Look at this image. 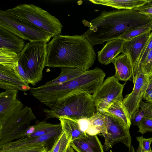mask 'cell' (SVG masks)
<instances>
[{
  "label": "cell",
  "mask_w": 152,
  "mask_h": 152,
  "mask_svg": "<svg viewBox=\"0 0 152 152\" xmlns=\"http://www.w3.org/2000/svg\"><path fill=\"white\" fill-rule=\"evenodd\" d=\"M46 66L73 67L83 72L94 64L96 55L89 40L83 35L53 37L46 46Z\"/></svg>",
  "instance_id": "1"
},
{
  "label": "cell",
  "mask_w": 152,
  "mask_h": 152,
  "mask_svg": "<svg viewBox=\"0 0 152 152\" xmlns=\"http://www.w3.org/2000/svg\"><path fill=\"white\" fill-rule=\"evenodd\" d=\"M152 21L135 9L104 10L90 22L83 21L84 26L89 27L83 35L93 45L102 44Z\"/></svg>",
  "instance_id": "2"
},
{
  "label": "cell",
  "mask_w": 152,
  "mask_h": 152,
  "mask_svg": "<svg viewBox=\"0 0 152 152\" xmlns=\"http://www.w3.org/2000/svg\"><path fill=\"white\" fill-rule=\"evenodd\" d=\"M105 75L102 70L96 67L84 72L81 75L61 84L31 88L30 93L50 108L72 94L81 92L93 94L103 82Z\"/></svg>",
  "instance_id": "3"
},
{
  "label": "cell",
  "mask_w": 152,
  "mask_h": 152,
  "mask_svg": "<svg viewBox=\"0 0 152 152\" xmlns=\"http://www.w3.org/2000/svg\"><path fill=\"white\" fill-rule=\"evenodd\" d=\"M47 44L29 42L18 54V65L15 69L24 80L32 86L42 80L46 66Z\"/></svg>",
  "instance_id": "4"
},
{
  "label": "cell",
  "mask_w": 152,
  "mask_h": 152,
  "mask_svg": "<svg viewBox=\"0 0 152 152\" xmlns=\"http://www.w3.org/2000/svg\"><path fill=\"white\" fill-rule=\"evenodd\" d=\"M42 111L47 119L65 116L77 121L91 118L96 113V108L92 95L81 92L67 96L52 107L43 108Z\"/></svg>",
  "instance_id": "5"
},
{
  "label": "cell",
  "mask_w": 152,
  "mask_h": 152,
  "mask_svg": "<svg viewBox=\"0 0 152 152\" xmlns=\"http://www.w3.org/2000/svg\"><path fill=\"white\" fill-rule=\"evenodd\" d=\"M8 15L39 28L53 37L61 34L63 27L58 19L33 4H22L4 11Z\"/></svg>",
  "instance_id": "6"
},
{
  "label": "cell",
  "mask_w": 152,
  "mask_h": 152,
  "mask_svg": "<svg viewBox=\"0 0 152 152\" xmlns=\"http://www.w3.org/2000/svg\"><path fill=\"white\" fill-rule=\"evenodd\" d=\"M0 27L30 42L47 43L51 35L43 30L0 10Z\"/></svg>",
  "instance_id": "7"
},
{
  "label": "cell",
  "mask_w": 152,
  "mask_h": 152,
  "mask_svg": "<svg viewBox=\"0 0 152 152\" xmlns=\"http://www.w3.org/2000/svg\"><path fill=\"white\" fill-rule=\"evenodd\" d=\"M125 83L121 84L114 75L107 77L93 94L96 113H103L118 100L123 101Z\"/></svg>",
  "instance_id": "8"
},
{
  "label": "cell",
  "mask_w": 152,
  "mask_h": 152,
  "mask_svg": "<svg viewBox=\"0 0 152 152\" xmlns=\"http://www.w3.org/2000/svg\"><path fill=\"white\" fill-rule=\"evenodd\" d=\"M36 117L31 107L24 106L16 115L0 126V145L16 139L20 133L30 126Z\"/></svg>",
  "instance_id": "9"
},
{
  "label": "cell",
  "mask_w": 152,
  "mask_h": 152,
  "mask_svg": "<svg viewBox=\"0 0 152 152\" xmlns=\"http://www.w3.org/2000/svg\"><path fill=\"white\" fill-rule=\"evenodd\" d=\"M103 113L106 128L104 150L108 151L119 142L123 143L129 149L132 145L129 129L115 116L106 113Z\"/></svg>",
  "instance_id": "10"
},
{
  "label": "cell",
  "mask_w": 152,
  "mask_h": 152,
  "mask_svg": "<svg viewBox=\"0 0 152 152\" xmlns=\"http://www.w3.org/2000/svg\"><path fill=\"white\" fill-rule=\"evenodd\" d=\"M148 81V76L140 71L134 76L132 92L124 98L123 104L131 119L138 111L140 102L143 99Z\"/></svg>",
  "instance_id": "11"
},
{
  "label": "cell",
  "mask_w": 152,
  "mask_h": 152,
  "mask_svg": "<svg viewBox=\"0 0 152 152\" xmlns=\"http://www.w3.org/2000/svg\"><path fill=\"white\" fill-rule=\"evenodd\" d=\"M18 91L6 90L0 94V125L18 113L24 107L17 98Z\"/></svg>",
  "instance_id": "12"
},
{
  "label": "cell",
  "mask_w": 152,
  "mask_h": 152,
  "mask_svg": "<svg viewBox=\"0 0 152 152\" xmlns=\"http://www.w3.org/2000/svg\"><path fill=\"white\" fill-rule=\"evenodd\" d=\"M0 88L6 90L26 91H30L29 84L23 80L15 69L0 65Z\"/></svg>",
  "instance_id": "13"
},
{
  "label": "cell",
  "mask_w": 152,
  "mask_h": 152,
  "mask_svg": "<svg viewBox=\"0 0 152 152\" xmlns=\"http://www.w3.org/2000/svg\"><path fill=\"white\" fill-rule=\"evenodd\" d=\"M114 66V76L119 80L126 82L132 78L133 82L134 76L132 60L128 54L122 53L115 58L112 61Z\"/></svg>",
  "instance_id": "14"
},
{
  "label": "cell",
  "mask_w": 152,
  "mask_h": 152,
  "mask_svg": "<svg viewBox=\"0 0 152 152\" xmlns=\"http://www.w3.org/2000/svg\"><path fill=\"white\" fill-rule=\"evenodd\" d=\"M70 146L77 152H104L103 146L96 135L86 134L72 140Z\"/></svg>",
  "instance_id": "15"
},
{
  "label": "cell",
  "mask_w": 152,
  "mask_h": 152,
  "mask_svg": "<svg viewBox=\"0 0 152 152\" xmlns=\"http://www.w3.org/2000/svg\"><path fill=\"white\" fill-rule=\"evenodd\" d=\"M124 41L119 38L107 42L103 48L97 52L98 58L102 64L107 65L122 52Z\"/></svg>",
  "instance_id": "16"
},
{
  "label": "cell",
  "mask_w": 152,
  "mask_h": 152,
  "mask_svg": "<svg viewBox=\"0 0 152 152\" xmlns=\"http://www.w3.org/2000/svg\"><path fill=\"white\" fill-rule=\"evenodd\" d=\"M151 32L144 33L130 40L124 41L122 53L129 54L133 66L146 43Z\"/></svg>",
  "instance_id": "17"
},
{
  "label": "cell",
  "mask_w": 152,
  "mask_h": 152,
  "mask_svg": "<svg viewBox=\"0 0 152 152\" xmlns=\"http://www.w3.org/2000/svg\"><path fill=\"white\" fill-rule=\"evenodd\" d=\"M0 39V48H7L18 54L22 51L26 45L24 39L1 27Z\"/></svg>",
  "instance_id": "18"
},
{
  "label": "cell",
  "mask_w": 152,
  "mask_h": 152,
  "mask_svg": "<svg viewBox=\"0 0 152 152\" xmlns=\"http://www.w3.org/2000/svg\"><path fill=\"white\" fill-rule=\"evenodd\" d=\"M151 0H91L95 4L110 7L118 10L134 9L143 6Z\"/></svg>",
  "instance_id": "19"
},
{
  "label": "cell",
  "mask_w": 152,
  "mask_h": 152,
  "mask_svg": "<svg viewBox=\"0 0 152 152\" xmlns=\"http://www.w3.org/2000/svg\"><path fill=\"white\" fill-rule=\"evenodd\" d=\"M61 131L62 129H61L37 138L26 137L2 144L0 146V151L18 146L46 142L47 140L56 135L60 134Z\"/></svg>",
  "instance_id": "20"
},
{
  "label": "cell",
  "mask_w": 152,
  "mask_h": 152,
  "mask_svg": "<svg viewBox=\"0 0 152 152\" xmlns=\"http://www.w3.org/2000/svg\"><path fill=\"white\" fill-rule=\"evenodd\" d=\"M62 128L65 130L72 138V140L81 137L86 134L81 128L77 121L66 116H60L58 118Z\"/></svg>",
  "instance_id": "21"
},
{
  "label": "cell",
  "mask_w": 152,
  "mask_h": 152,
  "mask_svg": "<svg viewBox=\"0 0 152 152\" xmlns=\"http://www.w3.org/2000/svg\"><path fill=\"white\" fill-rule=\"evenodd\" d=\"M88 123L85 131L86 134L91 135L101 134L104 137L106 134L104 118L103 113H96L88 118Z\"/></svg>",
  "instance_id": "22"
},
{
  "label": "cell",
  "mask_w": 152,
  "mask_h": 152,
  "mask_svg": "<svg viewBox=\"0 0 152 152\" xmlns=\"http://www.w3.org/2000/svg\"><path fill=\"white\" fill-rule=\"evenodd\" d=\"M59 75L56 78L42 85L44 86H50L61 84L76 77L82 75L84 72L78 68L64 67L61 68Z\"/></svg>",
  "instance_id": "23"
},
{
  "label": "cell",
  "mask_w": 152,
  "mask_h": 152,
  "mask_svg": "<svg viewBox=\"0 0 152 152\" xmlns=\"http://www.w3.org/2000/svg\"><path fill=\"white\" fill-rule=\"evenodd\" d=\"M104 113L115 116L120 120L126 127L130 129L132 125L131 119L123 104L122 101H117L106 109Z\"/></svg>",
  "instance_id": "24"
},
{
  "label": "cell",
  "mask_w": 152,
  "mask_h": 152,
  "mask_svg": "<svg viewBox=\"0 0 152 152\" xmlns=\"http://www.w3.org/2000/svg\"><path fill=\"white\" fill-rule=\"evenodd\" d=\"M18 54L7 48H0V65L10 69L18 65Z\"/></svg>",
  "instance_id": "25"
},
{
  "label": "cell",
  "mask_w": 152,
  "mask_h": 152,
  "mask_svg": "<svg viewBox=\"0 0 152 152\" xmlns=\"http://www.w3.org/2000/svg\"><path fill=\"white\" fill-rule=\"evenodd\" d=\"M71 141V137L62 128L60 134L56 136L53 147L47 152H66Z\"/></svg>",
  "instance_id": "26"
},
{
  "label": "cell",
  "mask_w": 152,
  "mask_h": 152,
  "mask_svg": "<svg viewBox=\"0 0 152 152\" xmlns=\"http://www.w3.org/2000/svg\"><path fill=\"white\" fill-rule=\"evenodd\" d=\"M46 142L24 145L11 148L0 152H47Z\"/></svg>",
  "instance_id": "27"
},
{
  "label": "cell",
  "mask_w": 152,
  "mask_h": 152,
  "mask_svg": "<svg viewBox=\"0 0 152 152\" xmlns=\"http://www.w3.org/2000/svg\"><path fill=\"white\" fill-rule=\"evenodd\" d=\"M152 28V21L145 24L128 31L118 38L124 41L129 40L143 34L151 31Z\"/></svg>",
  "instance_id": "28"
},
{
  "label": "cell",
  "mask_w": 152,
  "mask_h": 152,
  "mask_svg": "<svg viewBox=\"0 0 152 152\" xmlns=\"http://www.w3.org/2000/svg\"><path fill=\"white\" fill-rule=\"evenodd\" d=\"M152 48V31L145 46L140 52L136 62L133 65L134 75L139 70L141 65Z\"/></svg>",
  "instance_id": "29"
},
{
  "label": "cell",
  "mask_w": 152,
  "mask_h": 152,
  "mask_svg": "<svg viewBox=\"0 0 152 152\" xmlns=\"http://www.w3.org/2000/svg\"><path fill=\"white\" fill-rule=\"evenodd\" d=\"M139 71L148 76L152 75V48L141 64Z\"/></svg>",
  "instance_id": "30"
},
{
  "label": "cell",
  "mask_w": 152,
  "mask_h": 152,
  "mask_svg": "<svg viewBox=\"0 0 152 152\" xmlns=\"http://www.w3.org/2000/svg\"><path fill=\"white\" fill-rule=\"evenodd\" d=\"M139 146L136 152H147L151 151V144L152 142V137L145 138L143 136L137 137Z\"/></svg>",
  "instance_id": "31"
},
{
  "label": "cell",
  "mask_w": 152,
  "mask_h": 152,
  "mask_svg": "<svg viewBox=\"0 0 152 152\" xmlns=\"http://www.w3.org/2000/svg\"><path fill=\"white\" fill-rule=\"evenodd\" d=\"M137 126L139 128L138 132L142 134L152 132V118H144Z\"/></svg>",
  "instance_id": "32"
},
{
  "label": "cell",
  "mask_w": 152,
  "mask_h": 152,
  "mask_svg": "<svg viewBox=\"0 0 152 152\" xmlns=\"http://www.w3.org/2000/svg\"><path fill=\"white\" fill-rule=\"evenodd\" d=\"M139 108L143 112L145 118H152V104L149 102H140Z\"/></svg>",
  "instance_id": "33"
},
{
  "label": "cell",
  "mask_w": 152,
  "mask_h": 152,
  "mask_svg": "<svg viewBox=\"0 0 152 152\" xmlns=\"http://www.w3.org/2000/svg\"><path fill=\"white\" fill-rule=\"evenodd\" d=\"M143 99L152 104V75L148 76V81Z\"/></svg>",
  "instance_id": "34"
},
{
  "label": "cell",
  "mask_w": 152,
  "mask_h": 152,
  "mask_svg": "<svg viewBox=\"0 0 152 152\" xmlns=\"http://www.w3.org/2000/svg\"><path fill=\"white\" fill-rule=\"evenodd\" d=\"M145 118V115L141 109H139L134 117L131 119L132 124L137 126L144 118Z\"/></svg>",
  "instance_id": "35"
},
{
  "label": "cell",
  "mask_w": 152,
  "mask_h": 152,
  "mask_svg": "<svg viewBox=\"0 0 152 152\" xmlns=\"http://www.w3.org/2000/svg\"><path fill=\"white\" fill-rule=\"evenodd\" d=\"M134 9L152 20V7H146L143 6Z\"/></svg>",
  "instance_id": "36"
},
{
  "label": "cell",
  "mask_w": 152,
  "mask_h": 152,
  "mask_svg": "<svg viewBox=\"0 0 152 152\" xmlns=\"http://www.w3.org/2000/svg\"><path fill=\"white\" fill-rule=\"evenodd\" d=\"M143 6L146 7H152V0H151L149 2Z\"/></svg>",
  "instance_id": "37"
},
{
  "label": "cell",
  "mask_w": 152,
  "mask_h": 152,
  "mask_svg": "<svg viewBox=\"0 0 152 152\" xmlns=\"http://www.w3.org/2000/svg\"><path fill=\"white\" fill-rule=\"evenodd\" d=\"M66 152H75L74 149L69 145L67 148Z\"/></svg>",
  "instance_id": "38"
},
{
  "label": "cell",
  "mask_w": 152,
  "mask_h": 152,
  "mask_svg": "<svg viewBox=\"0 0 152 152\" xmlns=\"http://www.w3.org/2000/svg\"><path fill=\"white\" fill-rule=\"evenodd\" d=\"M128 152H135L134 148L132 145L129 149Z\"/></svg>",
  "instance_id": "39"
},
{
  "label": "cell",
  "mask_w": 152,
  "mask_h": 152,
  "mask_svg": "<svg viewBox=\"0 0 152 152\" xmlns=\"http://www.w3.org/2000/svg\"><path fill=\"white\" fill-rule=\"evenodd\" d=\"M152 152V150H151V151H149V152Z\"/></svg>",
  "instance_id": "40"
},
{
  "label": "cell",
  "mask_w": 152,
  "mask_h": 152,
  "mask_svg": "<svg viewBox=\"0 0 152 152\" xmlns=\"http://www.w3.org/2000/svg\"><path fill=\"white\" fill-rule=\"evenodd\" d=\"M151 31H152V28Z\"/></svg>",
  "instance_id": "41"
},
{
  "label": "cell",
  "mask_w": 152,
  "mask_h": 152,
  "mask_svg": "<svg viewBox=\"0 0 152 152\" xmlns=\"http://www.w3.org/2000/svg\"></svg>",
  "instance_id": "42"
}]
</instances>
